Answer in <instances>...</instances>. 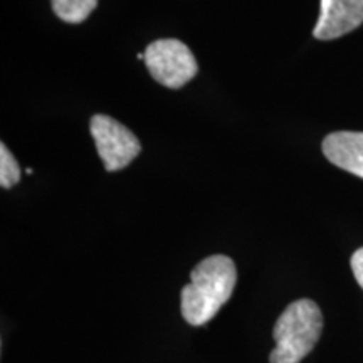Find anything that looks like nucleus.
I'll list each match as a JSON object with an SVG mask.
<instances>
[{"instance_id": "7ed1b4c3", "label": "nucleus", "mask_w": 363, "mask_h": 363, "mask_svg": "<svg viewBox=\"0 0 363 363\" xmlns=\"http://www.w3.org/2000/svg\"><path fill=\"white\" fill-rule=\"evenodd\" d=\"M145 65L152 78L162 86L179 89L195 78L197 59L179 39H158L145 49Z\"/></svg>"}, {"instance_id": "39448f33", "label": "nucleus", "mask_w": 363, "mask_h": 363, "mask_svg": "<svg viewBox=\"0 0 363 363\" xmlns=\"http://www.w3.org/2000/svg\"><path fill=\"white\" fill-rule=\"evenodd\" d=\"M363 24V0H321L320 17L313 35L333 40L347 35Z\"/></svg>"}, {"instance_id": "0eeeda50", "label": "nucleus", "mask_w": 363, "mask_h": 363, "mask_svg": "<svg viewBox=\"0 0 363 363\" xmlns=\"http://www.w3.org/2000/svg\"><path fill=\"white\" fill-rule=\"evenodd\" d=\"M52 11L67 24H81L98 6V0H51Z\"/></svg>"}, {"instance_id": "f257e3e1", "label": "nucleus", "mask_w": 363, "mask_h": 363, "mask_svg": "<svg viewBox=\"0 0 363 363\" xmlns=\"http://www.w3.org/2000/svg\"><path fill=\"white\" fill-rule=\"evenodd\" d=\"M238 283L234 261L214 254L199 262L190 272V283L182 289V316L189 325L201 326L214 318L233 296Z\"/></svg>"}, {"instance_id": "423d86ee", "label": "nucleus", "mask_w": 363, "mask_h": 363, "mask_svg": "<svg viewBox=\"0 0 363 363\" xmlns=\"http://www.w3.org/2000/svg\"><path fill=\"white\" fill-rule=\"evenodd\" d=\"M321 148L330 163L363 179V131H335L323 140Z\"/></svg>"}, {"instance_id": "9d476101", "label": "nucleus", "mask_w": 363, "mask_h": 363, "mask_svg": "<svg viewBox=\"0 0 363 363\" xmlns=\"http://www.w3.org/2000/svg\"><path fill=\"white\" fill-rule=\"evenodd\" d=\"M136 57H138L140 61H145V52H138L136 54Z\"/></svg>"}, {"instance_id": "20e7f679", "label": "nucleus", "mask_w": 363, "mask_h": 363, "mask_svg": "<svg viewBox=\"0 0 363 363\" xmlns=\"http://www.w3.org/2000/svg\"><path fill=\"white\" fill-rule=\"evenodd\" d=\"M89 131L106 172L125 169L142 152V143L133 131L108 115L91 118Z\"/></svg>"}, {"instance_id": "1a4fd4ad", "label": "nucleus", "mask_w": 363, "mask_h": 363, "mask_svg": "<svg viewBox=\"0 0 363 363\" xmlns=\"http://www.w3.org/2000/svg\"><path fill=\"white\" fill-rule=\"evenodd\" d=\"M352 271H353V274H355L357 283L360 284V288L363 289V247H360L358 251L353 252Z\"/></svg>"}, {"instance_id": "6e6552de", "label": "nucleus", "mask_w": 363, "mask_h": 363, "mask_svg": "<svg viewBox=\"0 0 363 363\" xmlns=\"http://www.w3.org/2000/svg\"><path fill=\"white\" fill-rule=\"evenodd\" d=\"M21 167L7 148L6 143L0 145V185L2 189H11L21 180Z\"/></svg>"}, {"instance_id": "f03ea898", "label": "nucleus", "mask_w": 363, "mask_h": 363, "mask_svg": "<svg viewBox=\"0 0 363 363\" xmlns=\"http://www.w3.org/2000/svg\"><path fill=\"white\" fill-rule=\"evenodd\" d=\"M323 331V315L311 299H298L281 313L272 337L276 348L271 363H299L310 353Z\"/></svg>"}]
</instances>
